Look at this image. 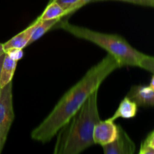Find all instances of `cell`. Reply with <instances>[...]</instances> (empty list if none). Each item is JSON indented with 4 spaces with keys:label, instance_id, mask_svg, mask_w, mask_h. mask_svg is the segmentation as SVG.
Returning a JSON list of instances; mask_svg holds the SVG:
<instances>
[{
    "label": "cell",
    "instance_id": "44dd1931",
    "mask_svg": "<svg viewBox=\"0 0 154 154\" xmlns=\"http://www.w3.org/2000/svg\"><path fill=\"white\" fill-rule=\"evenodd\" d=\"M149 87H150V88L152 89V90H154V75H153V77H152L151 80H150V84H149Z\"/></svg>",
    "mask_w": 154,
    "mask_h": 154
},
{
    "label": "cell",
    "instance_id": "30bf717a",
    "mask_svg": "<svg viewBox=\"0 0 154 154\" xmlns=\"http://www.w3.org/2000/svg\"><path fill=\"white\" fill-rule=\"evenodd\" d=\"M65 15L66 10L59 3L54 1H49L43 12L37 18L40 20H62L65 17Z\"/></svg>",
    "mask_w": 154,
    "mask_h": 154
},
{
    "label": "cell",
    "instance_id": "277c9868",
    "mask_svg": "<svg viewBox=\"0 0 154 154\" xmlns=\"http://www.w3.org/2000/svg\"><path fill=\"white\" fill-rule=\"evenodd\" d=\"M14 120L12 82L0 91V153L5 144L9 131Z\"/></svg>",
    "mask_w": 154,
    "mask_h": 154
},
{
    "label": "cell",
    "instance_id": "d6986e66",
    "mask_svg": "<svg viewBox=\"0 0 154 154\" xmlns=\"http://www.w3.org/2000/svg\"><path fill=\"white\" fill-rule=\"evenodd\" d=\"M142 144H144V145L150 146V147L154 148V131L147 136V138H146L145 141Z\"/></svg>",
    "mask_w": 154,
    "mask_h": 154
},
{
    "label": "cell",
    "instance_id": "ba28073f",
    "mask_svg": "<svg viewBox=\"0 0 154 154\" xmlns=\"http://www.w3.org/2000/svg\"><path fill=\"white\" fill-rule=\"evenodd\" d=\"M38 21V20L36 19L25 29L12 37L5 43L3 44L4 51L8 49H10V48H19V49L23 50L26 47L29 46V42L31 39L32 34L35 27L37 25Z\"/></svg>",
    "mask_w": 154,
    "mask_h": 154
},
{
    "label": "cell",
    "instance_id": "52a82bcc",
    "mask_svg": "<svg viewBox=\"0 0 154 154\" xmlns=\"http://www.w3.org/2000/svg\"><path fill=\"white\" fill-rule=\"evenodd\" d=\"M126 96L133 100L138 106L154 107V90L149 86H133Z\"/></svg>",
    "mask_w": 154,
    "mask_h": 154
},
{
    "label": "cell",
    "instance_id": "2e32d148",
    "mask_svg": "<svg viewBox=\"0 0 154 154\" xmlns=\"http://www.w3.org/2000/svg\"><path fill=\"white\" fill-rule=\"evenodd\" d=\"M50 1H54L59 3L66 10V15H65V17H66V14L69 11V9L72 8L79 0H50Z\"/></svg>",
    "mask_w": 154,
    "mask_h": 154
},
{
    "label": "cell",
    "instance_id": "e0dca14e",
    "mask_svg": "<svg viewBox=\"0 0 154 154\" xmlns=\"http://www.w3.org/2000/svg\"><path fill=\"white\" fill-rule=\"evenodd\" d=\"M92 2H93V0H79V1H78V2H77L76 4L72 8L69 9V11H68L67 14H66V17H69L70 15H72V14L75 13V11H78L80 8L84 7V6H85L86 5L89 4V3H91Z\"/></svg>",
    "mask_w": 154,
    "mask_h": 154
},
{
    "label": "cell",
    "instance_id": "8fae6325",
    "mask_svg": "<svg viewBox=\"0 0 154 154\" xmlns=\"http://www.w3.org/2000/svg\"><path fill=\"white\" fill-rule=\"evenodd\" d=\"M17 66V61H15L8 55L5 54L1 69V81H0L1 88H3L5 86L12 82Z\"/></svg>",
    "mask_w": 154,
    "mask_h": 154
},
{
    "label": "cell",
    "instance_id": "7c38bea8",
    "mask_svg": "<svg viewBox=\"0 0 154 154\" xmlns=\"http://www.w3.org/2000/svg\"><path fill=\"white\" fill-rule=\"evenodd\" d=\"M60 20H38L37 25L35 27L34 30L32 32L31 39L29 42V45H32V43L35 42L36 41L38 40L39 38H41L47 32L54 28L56 24Z\"/></svg>",
    "mask_w": 154,
    "mask_h": 154
},
{
    "label": "cell",
    "instance_id": "5b68a950",
    "mask_svg": "<svg viewBox=\"0 0 154 154\" xmlns=\"http://www.w3.org/2000/svg\"><path fill=\"white\" fill-rule=\"evenodd\" d=\"M119 132V125L114 121L107 119L100 120L93 129V138L94 144L102 146L113 142L117 138Z\"/></svg>",
    "mask_w": 154,
    "mask_h": 154
},
{
    "label": "cell",
    "instance_id": "4fadbf2b",
    "mask_svg": "<svg viewBox=\"0 0 154 154\" xmlns=\"http://www.w3.org/2000/svg\"><path fill=\"white\" fill-rule=\"evenodd\" d=\"M104 1L124 2L131 3V4H134V5H138L154 8L153 0H93L92 2H104Z\"/></svg>",
    "mask_w": 154,
    "mask_h": 154
},
{
    "label": "cell",
    "instance_id": "9c48e42d",
    "mask_svg": "<svg viewBox=\"0 0 154 154\" xmlns=\"http://www.w3.org/2000/svg\"><path fill=\"white\" fill-rule=\"evenodd\" d=\"M138 108V105L133 100L129 99L128 96H126L120 102L118 108L116 110L112 117L108 119L113 121H115L118 118L132 119L136 116Z\"/></svg>",
    "mask_w": 154,
    "mask_h": 154
},
{
    "label": "cell",
    "instance_id": "9a60e30c",
    "mask_svg": "<svg viewBox=\"0 0 154 154\" xmlns=\"http://www.w3.org/2000/svg\"><path fill=\"white\" fill-rule=\"evenodd\" d=\"M6 55L8 56L10 58L13 59L15 61H19L23 57L24 53L23 50L19 49V48H10L5 51Z\"/></svg>",
    "mask_w": 154,
    "mask_h": 154
},
{
    "label": "cell",
    "instance_id": "ac0fdd59",
    "mask_svg": "<svg viewBox=\"0 0 154 154\" xmlns=\"http://www.w3.org/2000/svg\"><path fill=\"white\" fill-rule=\"evenodd\" d=\"M140 154H154V148L150 146L144 145L141 144V148L139 150Z\"/></svg>",
    "mask_w": 154,
    "mask_h": 154
},
{
    "label": "cell",
    "instance_id": "7a4b0ae2",
    "mask_svg": "<svg viewBox=\"0 0 154 154\" xmlns=\"http://www.w3.org/2000/svg\"><path fill=\"white\" fill-rule=\"evenodd\" d=\"M100 120L96 90L57 132L54 153L79 154L93 146V129Z\"/></svg>",
    "mask_w": 154,
    "mask_h": 154
},
{
    "label": "cell",
    "instance_id": "7402d4cb",
    "mask_svg": "<svg viewBox=\"0 0 154 154\" xmlns=\"http://www.w3.org/2000/svg\"><path fill=\"white\" fill-rule=\"evenodd\" d=\"M4 53L5 51H4V49H3V44L0 43V56L2 55Z\"/></svg>",
    "mask_w": 154,
    "mask_h": 154
},
{
    "label": "cell",
    "instance_id": "8992f818",
    "mask_svg": "<svg viewBox=\"0 0 154 154\" xmlns=\"http://www.w3.org/2000/svg\"><path fill=\"white\" fill-rule=\"evenodd\" d=\"M105 154H133L135 144L127 132L119 125V132L117 138L113 142L102 146Z\"/></svg>",
    "mask_w": 154,
    "mask_h": 154
},
{
    "label": "cell",
    "instance_id": "6da1fadb",
    "mask_svg": "<svg viewBox=\"0 0 154 154\" xmlns=\"http://www.w3.org/2000/svg\"><path fill=\"white\" fill-rule=\"evenodd\" d=\"M120 68L121 66L119 62L111 54H107L62 96L51 113L32 131L31 138L42 144L49 142L81 108L89 96L99 90L103 81Z\"/></svg>",
    "mask_w": 154,
    "mask_h": 154
},
{
    "label": "cell",
    "instance_id": "3957f363",
    "mask_svg": "<svg viewBox=\"0 0 154 154\" xmlns=\"http://www.w3.org/2000/svg\"><path fill=\"white\" fill-rule=\"evenodd\" d=\"M54 28H60L75 37L92 42L103 48L114 57L121 67H139L146 54L134 48L124 38L117 34L94 31L86 27L74 25L68 20H60Z\"/></svg>",
    "mask_w": 154,
    "mask_h": 154
},
{
    "label": "cell",
    "instance_id": "603a6c76",
    "mask_svg": "<svg viewBox=\"0 0 154 154\" xmlns=\"http://www.w3.org/2000/svg\"><path fill=\"white\" fill-rule=\"evenodd\" d=\"M153 1H154V0H153Z\"/></svg>",
    "mask_w": 154,
    "mask_h": 154
},
{
    "label": "cell",
    "instance_id": "ffe728a7",
    "mask_svg": "<svg viewBox=\"0 0 154 154\" xmlns=\"http://www.w3.org/2000/svg\"><path fill=\"white\" fill-rule=\"evenodd\" d=\"M5 53L2 54V55L0 56V81H1V69H2V65L3 63V60H4L5 57ZM1 85H0V91H1Z\"/></svg>",
    "mask_w": 154,
    "mask_h": 154
},
{
    "label": "cell",
    "instance_id": "5bb4252c",
    "mask_svg": "<svg viewBox=\"0 0 154 154\" xmlns=\"http://www.w3.org/2000/svg\"><path fill=\"white\" fill-rule=\"evenodd\" d=\"M140 68L154 75V57L145 55L141 62Z\"/></svg>",
    "mask_w": 154,
    "mask_h": 154
}]
</instances>
